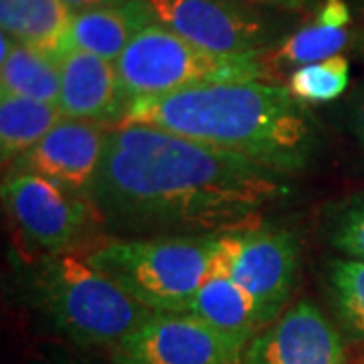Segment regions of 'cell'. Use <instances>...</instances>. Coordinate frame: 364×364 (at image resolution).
Here are the masks:
<instances>
[{"instance_id":"1","label":"cell","mask_w":364,"mask_h":364,"mask_svg":"<svg viewBox=\"0 0 364 364\" xmlns=\"http://www.w3.org/2000/svg\"><path fill=\"white\" fill-rule=\"evenodd\" d=\"M284 176L158 128L114 126L87 198L112 237L219 235L261 225L291 193Z\"/></svg>"},{"instance_id":"2","label":"cell","mask_w":364,"mask_h":364,"mask_svg":"<svg viewBox=\"0 0 364 364\" xmlns=\"http://www.w3.org/2000/svg\"><path fill=\"white\" fill-rule=\"evenodd\" d=\"M117 126L158 128L286 176L308 168L320 148L306 105L272 81H227L140 97L128 104Z\"/></svg>"},{"instance_id":"3","label":"cell","mask_w":364,"mask_h":364,"mask_svg":"<svg viewBox=\"0 0 364 364\" xmlns=\"http://www.w3.org/2000/svg\"><path fill=\"white\" fill-rule=\"evenodd\" d=\"M31 299L53 330L85 350L109 352L152 316L79 251L41 257Z\"/></svg>"},{"instance_id":"4","label":"cell","mask_w":364,"mask_h":364,"mask_svg":"<svg viewBox=\"0 0 364 364\" xmlns=\"http://www.w3.org/2000/svg\"><path fill=\"white\" fill-rule=\"evenodd\" d=\"M219 235H105L79 253L148 310L182 314L213 277Z\"/></svg>"},{"instance_id":"5","label":"cell","mask_w":364,"mask_h":364,"mask_svg":"<svg viewBox=\"0 0 364 364\" xmlns=\"http://www.w3.org/2000/svg\"><path fill=\"white\" fill-rule=\"evenodd\" d=\"M126 102L227 81H272L259 55H225L182 39L160 23L138 33L116 61ZM273 83V81H272Z\"/></svg>"},{"instance_id":"6","label":"cell","mask_w":364,"mask_h":364,"mask_svg":"<svg viewBox=\"0 0 364 364\" xmlns=\"http://www.w3.org/2000/svg\"><path fill=\"white\" fill-rule=\"evenodd\" d=\"M2 203L25 247L41 257L81 251L95 241L91 231L100 221L90 198L43 176L9 170L2 181Z\"/></svg>"},{"instance_id":"7","label":"cell","mask_w":364,"mask_h":364,"mask_svg":"<svg viewBox=\"0 0 364 364\" xmlns=\"http://www.w3.org/2000/svg\"><path fill=\"white\" fill-rule=\"evenodd\" d=\"M156 23L203 49L259 55L287 37L279 14L243 0H146Z\"/></svg>"},{"instance_id":"8","label":"cell","mask_w":364,"mask_h":364,"mask_svg":"<svg viewBox=\"0 0 364 364\" xmlns=\"http://www.w3.org/2000/svg\"><path fill=\"white\" fill-rule=\"evenodd\" d=\"M299 241L287 229L249 227L219 235L213 277H231L275 320L298 279Z\"/></svg>"},{"instance_id":"9","label":"cell","mask_w":364,"mask_h":364,"mask_svg":"<svg viewBox=\"0 0 364 364\" xmlns=\"http://www.w3.org/2000/svg\"><path fill=\"white\" fill-rule=\"evenodd\" d=\"M247 346L193 314L154 312L107 356L109 364H243Z\"/></svg>"},{"instance_id":"10","label":"cell","mask_w":364,"mask_h":364,"mask_svg":"<svg viewBox=\"0 0 364 364\" xmlns=\"http://www.w3.org/2000/svg\"><path fill=\"white\" fill-rule=\"evenodd\" d=\"M243 364H346V348L326 314L299 299L249 342Z\"/></svg>"},{"instance_id":"11","label":"cell","mask_w":364,"mask_h":364,"mask_svg":"<svg viewBox=\"0 0 364 364\" xmlns=\"http://www.w3.org/2000/svg\"><path fill=\"white\" fill-rule=\"evenodd\" d=\"M105 140L107 128L104 126L63 117L9 170L37 174L87 198L104 160Z\"/></svg>"},{"instance_id":"12","label":"cell","mask_w":364,"mask_h":364,"mask_svg":"<svg viewBox=\"0 0 364 364\" xmlns=\"http://www.w3.org/2000/svg\"><path fill=\"white\" fill-rule=\"evenodd\" d=\"M61 63L59 109L67 119L114 128L126 114L128 102L119 85L116 63L93 53L65 51Z\"/></svg>"},{"instance_id":"13","label":"cell","mask_w":364,"mask_h":364,"mask_svg":"<svg viewBox=\"0 0 364 364\" xmlns=\"http://www.w3.org/2000/svg\"><path fill=\"white\" fill-rule=\"evenodd\" d=\"M152 23H156V18L146 0H130L117 6L73 13L63 53L73 49L93 53L116 63L134 37Z\"/></svg>"},{"instance_id":"14","label":"cell","mask_w":364,"mask_h":364,"mask_svg":"<svg viewBox=\"0 0 364 364\" xmlns=\"http://www.w3.org/2000/svg\"><path fill=\"white\" fill-rule=\"evenodd\" d=\"M182 314H193L227 334L251 342L272 324L269 316L231 277H210L196 289Z\"/></svg>"},{"instance_id":"15","label":"cell","mask_w":364,"mask_h":364,"mask_svg":"<svg viewBox=\"0 0 364 364\" xmlns=\"http://www.w3.org/2000/svg\"><path fill=\"white\" fill-rule=\"evenodd\" d=\"M71 11L63 0H0V23L16 43L61 59Z\"/></svg>"},{"instance_id":"16","label":"cell","mask_w":364,"mask_h":364,"mask_svg":"<svg viewBox=\"0 0 364 364\" xmlns=\"http://www.w3.org/2000/svg\"><path fill=\"white\" fill-rule=\"evenodd\" d=\"M63 119L59 105L2 93L0 97V156L11 166Z\"/></svg>"},{"instance_id":"17","label":"cell","mask_w":364,"mask_h":364,"mask_svg":"<svg viewBox=\"0 0 364 364\" xmlns=\"http://www.w3.org/2000/svg\"><path fill=\"white\" fill-rule=\"evenodd\" d=\"M0 91L59 105L61 63L51 53L14 41L13 51L0 61Z\"/></svg>"},{"instance_id":"18","label":"cell","mask_w":364,"mask_h":364,"mask_svg":"<svg viewBox=\"0 0 364 364\" xmlns=\"http://www.w3.org/2000/svg\"><path fill=\"white\" fill-rule=\"evenodd\" d=\"M352 33L348 28H330L318 23L298 28L287 35L269 51L263 53V63L267 67L269 79H275L284 69H298L340 55L346 45H350ZM275 83V81H273Z\"/></svg>"},{"instance_id":"19","label":"cell","mask_w":364,"mask_h":364,"mask_svg":"<svg viewBox=\"0 0 364 364\" xmlns=\"http://www.w3.org/2000/svg\"><path fill=\"white\" fill-rule=\"evenodd\" d=\"M350 83V63L344 55L301 65L287 77L286 87L301 104H326L340 97Z\"/></svg>"},{"instance_id":"20","label":"cell","mask_w":364,"mask_h":364,"mask_svg":"<svg viewBox=\"0 0 364 364\" xmlns=\"http://www.w3.org/2000/svg\"><path fill=\"white\" fill-rule=\"evenodd\" d=\"M326 277L342 322L364 340V261L332 259Z\"/></svg>"},{"instance_id":"21","label":"cell","mask_w":364,"mask_h":364,"mask_svg":"<svg viewBox=\"0 0 364 364\" xmlns=\"http://www.w3.org/2000/svg\"><path fill=\"white\" fill-rule=\"evenodd\" d=\"M326 233L328 243L344 257L364 261V195L346 198L330 208Z\"/></svg>"},{"instance_id":"22","label":"cell","mask_w":364,"mask_h":364,"mask_svg":"<svg viewBox=\"0 0 364 364\" xmlns=\"http://www.w3.org/2000/svg\"><path fill=\"white\" fill-rule=\"evenodd\" d=\"M316 23L330 28H346L350 25V9L344 0H324L318 9Z\"/></svg>"},{"instance_id":"23","label":"cell","mask_w":364,"mask_h":364,"mask_svg":"<svg viewBox=\"0 0 364 364\" xmlns=\"http://www.w3.org/2000/svg\"><path fill=\"white\" fill-rule=\"evenodd\" d=\"M243 2L273 13H301L320 4V0H243Z\"/></svg>"},{"instance_id":"24","label":"cell","mask_w":364,"mask_h":364,"mask_svg":"<svg viewBox=\"0 0 364 364\" xmlns=\"http://www.w3.org/2000/svg\"><path fill=\"white\" fill-rule=\"evenodd\" d=\"M350 128L364 150V87H360L358 93L354 95L350 114Z\"/></svg>"},{"instance_id":"25","label":"cell","mask_w":364,"mask_h":364,"mask_svg":"<svg viewBox=\"0 0 364 364\" xmlns=\"http://www.w3.org/2000/svg\"><path fill=\"white\" fill-rule=\"evenodd\" d=\"M71 13H83V11H93V9H105V6H117L130 0H63Z\"/></svg>"},{"instance_id":"26","label":"cell","mask_w":364,"mask_h":364,"mask_svg":"<svg viewBox=\"0 0 364 364\" xmlns=\"http://www.w3.org/2000/svg\"><path fill=\"white\" fill-rule=\"evenodd\" d=\"M354 47H356V51L360 53L364 59V31L356 33V37H354Z\"/></svg>"},{"instance_id":"27","label":"cell","mask_w":364,"mask_h":364,"mask_svg":"<svg viewBox=\"0 0 364 364\" xmlns=\"http://www.w3.org/2000/svg\"><path fill=\"white\" fill-rule=\"evenodd\" d=\"M53 364H93V363H85V360H59V363Z\"/></svg>"},{"instance_id":"28","label":"cell","mask_w":364,"mask_h":364,"mask_svg":"<svg viewBox=\"0 0 364 364\" xmlns=\"http://www.w3.org/2000/svg\"><path fill=\"white\" fill-rule=\"evenodd\" d=\"M360 2H363V4H364V0H360Z\"/></svg>"}]
</instances>
